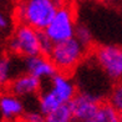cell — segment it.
<instances>
[{"label": "cell", "mask_w": 122, "mask_h": 122, "mask_svg": "<svg viewBox=\"0 0 122 122\" xmlns=\"http://www.w3.org/2000/svg\"><path fill=\"white\" fill-rule=\"evenodd\" d=\"M9 122H24L21 118H18V120H13V121H9Z\"/></svg>", "instance_id": "ffe728a7"}, {"label": "cell", "mask_w": 122, "mask_h": 122, "mask_svg": "<svg viewBox=\"0 0 122 122\" xmlns=\"http://www.w3.org/2000/svg\"><path fill=\"white\" fill-rule=\"evenodd\" d=\"M93 59L106 77L118 82L122 76V50L118 45H101L92 50Z\"/></svg>", "instance_id": "5b68a950"}, {"label": "cell", "mask_w": 122, "mask_h": 122, "mask_svg": "<svg viewBox=\"0 0 122 122\" xmlns=\"http://www.w3.org/2000/svg\"><path fill=\"white\" fill-rule=\"evenodd\" d=\"M13 60L9 56L0 57V90H5L8 84L14 79L13 76Z\"/></svg>", "instance_id": "4fadbf2b"}, {"label": "cell", "mask_w": 122, "mask_h": 122, "mask_svg": "<svg viewBox=\"0 0 122 122\" xmlns=\"http://www.w3.org/2000/svg\"><path fill=\"white\" fill-rule=\"evenodd\" d=\"M41 88V80L30 74L16 75L5 87V91L13 93L16 97H29L37 93Z\"/></svg>", "instance_id": "ba28073f"}, {"label": "cell", "mask_w": 122, "mask_h": 122, "mask_svg": "<svg viewBox=\"0 0 122 122\" xmlns=\"http://www.w3.org/2000/svg\"><path fill=\"white\" fill-rule=\"evenodd\" d=\"M54 46V42L49 39V36L44 32V30L39 31V49H40V54L49 56V54L51 52Z\"/></svg>", "instance_id": "2e32d148"}, {"label": "cell", "mask_w": 122, "mask_h": 122, "mask_svg": "<svg viewBox=\"0 0 122 122\" xmlns=\"http://www.w3.org/2000/svg\"><path fill=\"white\" fill-rule=\"evenodd\" d=\"M24 67L25 72L37 77L39 80L50 79L52 75L57 72L50 59L41 54L24 57Z\"/></svg>", "instance_id": "9c48e42d"}, {"label": "cell", "mask_w": 122, "mask_h": 122, "mask_svg": "<svg viewBox=\"0 0 122 122\" xmlns=\"http://www.w3.org/2000/svg\"><path fill=\"white\" fill-rule=\"evenodd\" d=\"M21 120L24 122H45V115L40 111H25L24 115L21 116Z\"/></svg>", "instance_id": "e0dca14e"}, {"label": "cell", "mask_w": 122, "mask_h": 122, "mask_svg": "<svg viewBox=\"0 0 122 122\" xmlns=\"http://www.w3.org/2000/svg\"><path fill=\"white\" fill-rule=\"evenodd\" d=\"M105 100L100 97L87 93L84 91L76 92L75 96L71 98V101L67 103L72 113L74 122H82L87 120L90 116L97 110L98 105Z\"/></svg>", "instance_id": "52a82bcc"}, {"label": "cell", "mask_w": 122, "mask_h": 122, "mask_svg": "<svg viewBox=\"0 0 122 122\" xmlns=\"http://www.w3.org/2000/svg\"><path fill=\"white\" fill-rule=\"evenodd\" d=\"M82 1H86V0H82Z\"/></svg>", "instance_id": "44dd1931"}, {"label": "cell", "mask_w": 122, "mask_h": 122, "mask_svg": "<svg viewBox=\"0 0 122 122\" xmlns=\"http://www.w3.org/2000/svg\"><path fill=\"white\" fill-rule=\"evenodd\" d=\"M88 51L90 50L82 45L79 40L71 37L65 41L54 44L52 50L47 57L52 62L57 72L71 75L84 62V60L88 55Z\"/></svg>", "instance_id": "7a4b0ae2"}, {"label": "cell", "mask_w": 122, "mask_h": 122, "mask_svg": "<svg viewBox=\"0 0 122 122\" xmlns=\"http://www.w3.org/2000/svg\"><path fill=\"white\" fill-rule=\"evenodd\" d=\"M107 102L111 106H113L117 111H120V112L122 111V86H121V84L116 82V85L113 86V88L110 92Z\"/></svg>", "instance_id": "9a60e30c"}, {"label": "cell", "mask_w": 122, "mask_h": 122, "mask_svg": "<svg viewBox=\"0 0 122 122\" xmlns=\"http://www.w3.org/2000/svg\"><path fill=\"white\" fill-rule=\"evenodd\" d=\"M61 0H24L18 8L20 24H26L35 30H45L60 5Z\"/></svg>", "instance_id": "3957f363"}, {"label": "cell", "mask_w": 122, "mask_h": 122, "mask_svg": "<svg viewBox=\"0 0 122 122\" xmlns=\"http://www.w3.org/2000/svg\"><path fill=\"white\" fill-rule=\"evenodd\" d=\"M103 3H106V4H117L120 0H102Z\"/></svg>", "instance_id": "d6986e66"}, {"label": "cell", "mask_w": 122, "mask_h": 122, "mask_svg": "<svg viewBox=\"0 0 122 122\" xmlns=\"http://www.w3.org/2000/svg\"><path fill=\"white\" fill-rule=\"evenodd\" d=\"M9 50L18 56H32L40 54L39 49V30L26 24H20L9 40Z\"/></svg>", "instance_id": "8992f818"}, {"label": "cell", "mask_w": 122, "mask_h": 122, "mask_svg": "<svg viewBox=\"0 0 122 122\" xmlns=\"http://www.w3.org/2000/svg\"><path fill=\"white\" fill-rule=\"evenodd\" d=\"M76 27L75 11L69 4L60 5L44 32L54 44L74 37Z\"/></svg>", "instance_id": "277c9868"}, {"label": "cell", "mask_w": 122, "mask_h": 122, "mask_svg": "<svg viewBox=\"0 0 122 122\" xmlns=\"http://www.w3.org/2000/svg\"><path fill=\"white\" fill-rule=\"evenodd\" d=\"M82 122H121V112L107 101H102L95 112Z\"/></svg>", "instance_id": "8fae6325"}, {"label": "cell", "mask_w": 122, "mask_h": 122, "mask_svg": "<svg viewBox=\"0 0 122 122\" xmlns=\"http://www.w3.org/2000/svg\"><path fill=\"white\" fill-rule=\"evenodd\" d=\"M9 26V20L4 14H0V29H6Z\"/></svg>", "instance_id": "ac0fdd59"}, {"label": "cell", "mask_w": 122, "mask_h": 122, "mask_svg": "<svg viewBox=\"0 0 122 122\" xmlns=\"http://www.w3.org/2000/svg\"><path fill=\"white\" fill-rule=\"evenodd\" d=\"M74 37L76 39V40H79L82 45L86 46L88 50H90V47L92 46V36H91V32H90V30H88L86 26H84V25H76Z\"/></svg>", "instance_id": "5bb4252c"}, {"label": "cell", "mask_w": 122, "mask_h": 122, "mask_svg": "<svg viewBox=\"0 0 122 122\" xmlns=\"http://www.w3.org/2000/svg\"><path fill=\"white\" fill-rule=\"evenodd\" d=\"M45 122H74L72 113L67 103L60 105L45 115Z\"/></svg>", "instance_id": "7c38bea8"}, {"label": "cell", "mask_w": 122, "mask_h": 122, "mask_svg": "<svg viewBox=\"0 0 122 122\" xmlns=\"http://www.w3.org/2000/svg\"><path fill=\"white\" fill-rule=\"evenodd\" d=\"M0 112L8 121L21 118V116L25 112L24 102L20 97H16L13 93L5 91L0 95Z\"/></svg>", "instance_id": "30bf717a"}, {"label": "cell", "mask_w": 122, "mask_h": 122, "mask_svg": "<svg viewBox=\"0 0 122 122\" xmlns=\"http://www.w3.org/2000/svg\"><path fill=\"white\" fill-rule=\"evenodd\" d=\"M50 85L39 96V111L49 113L60 105L69 103L77 92V86L70 75L56 72L50 79Z\"/></svg>", "instance_id": "6da1fadb"}]
</instances>
